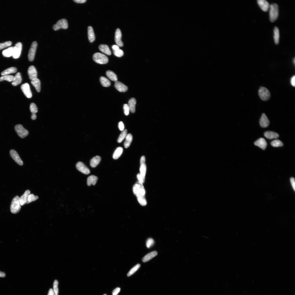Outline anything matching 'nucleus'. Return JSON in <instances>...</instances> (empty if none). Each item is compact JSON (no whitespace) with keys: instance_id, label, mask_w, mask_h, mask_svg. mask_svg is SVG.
Returning a JSON list of instances; mask_svg holds the SVG:
<instances>
[{"instance_id":"1","label":"nucleus","mask_w":295,"mask_h":295,"mask_svg":"<svg viewBox=\"0 0 295 295\" xmlns=\"http://www.w3.org/2000/svg\"><path fill=\"white\" fill-rule=\"evenodd\" d=\"M269 17L270 21L274 22L277 19L279 14L278 6L276 3L270 5Z\"/></svg>"},{"instance_id":"2","label":"nucleus","mask_w":295,"mask_h":295,"mask_svg":"<svg viewBox=\"0 0 295 295\" xmlns=\"http://www.w3.org/2000/svg\"><path fill=\"white\" fill-rule=\"evenodd\" d=\"M133 191L134 194L137 196L142 195L145 196L146 191L142 183L137 181L133 186Z\"/></svg>"},{"instance_id":"3","label":"nucleus","mask_w":295,"mask_h":295,"mask_svg":"<svg viewBox=\"0 0 295 295\" xmlns=\"http://www.w3.org/2000/svg\"><path fill=\"white\" fill-rule=\"evenodd\" d=\"M19 197L17 196L13 199L11 204L10 209L13 214H16L20 211L21 205L19 202Z\"/></svg>"},{"instance_id":"4","label":"nucleus","mask_w":295,"mask_h":295,"mask_svg":"<svg viewBox=\"0 0 295 295\" xmlns=\"http://www.w3.org/2000/svg\"><path fill=\"white\" fill-rule=\"evenodd\" d=\"M93 59L96 63L101 64L107 63L109 61L108 58L105 55L100 52H96L93 56Z\"/></svg>"},{"instance_id":"5","label":"nucleus","mask_w":295,"mask_h":295,"mask_svg":"<svg viewBox=\"0 0 295 295\" xmlns=\"http://www.w3.org/2000/svg\"><path fill=\"white\" fill-rule=\"evenodd\" d=\"M258 93L260 99L263 101H267L270 99V93L269 90L266 88L261 87L259 90Z\"/></svg>"},{"instance_id":"6","label":"nucleus","mask_w":295,"mask_h":295,"mask_svg":"<svg viewBox=\"0 0 295 295\" xmlns=\"http://www.w3.org/2000/svg\"><path fill=\"white\" fill-rule=\"evenodd\" d=\"M14 129L19 137L22 138H25L29 134L28 131L25 129L21 125H16L14 127Z\"/></svg>"},{"instance_id":"7","label":"nucleus","mask_w":295,"mask_h":295,"mask_svg":"<svg viewBox=\"0 0 295 295\" xmlns=\"http://www.w3.org/2000/svg\"><path fill=\"white\" fill-rule=\"evenodd\" d=\"M68 27V22L66 20L62 19L58 21L55 25L53 28L55 31H57L60 29H66Z\"/></svg>"},{"instance_id":"8","label":"nucleus","mask_w":295,"mask_h":295,"mask_svg":"<svg viewBox=\"0 0 295 295\" xmlns=\"http://www.w3.org/2000/svg\"><path fill=\"white\" fill-rule=\"evenodd\" d=\"M37 45V43L36 41L33 42L32 44L28 55V59L30 61H33L34 60Z\"/></svg>"},{"instance_id":"9","label":"nucleus","mask_w":295,"mask_h":295,"mask_svg":"<svg viewBox=\"0 0 295 295\" xmlns=\"http://www.w3.org/2000/svg\"><path fill=\"white\" fill-rule=\"evenodd\" d=\"M10 154L13 159L20 166L23 164V162L21 160L19 155L16 151L11 149L10 151Z\"/></svg>"},{"instance_id":"10","label":"nucleus","mask_w":295,"mask_h":295,"mask_svg":"<svg viewBox=\"0 0 295 295\" xmlns=\"http://www.w3.org/2000/svg\"><path fill=\"white\" fill-rule=\"evenodd\" d=\"M21 89L23 92L28 98H31L32 96V93L29 85L27 83L22 85Z\"/></svg>"},{"instance_id":"11","label":"nucleus","mask_w":295,"mask_h":295,"mask_svg":"<svg viewBox=\"0 0 295 295\" xmlns=\"http://www.w3.org/2000/svg\"><path fill=\"white\" fill-rule=\"evenodd\" d=\"M76 167L78 171L84 174L87 175L90 173L89 169L82 162H79L77 163L76 165Z\"/></svg>"},{"instance_id":"12","label":"nucleus","mask_w":295,"mask_h":295,"mask_svg":"<svg viewBox=\"0 0 295 295\" xmlns=\"http://www.w3.org/2000/svg\"><path fill=\"white\" fill-rule=\"evenodd\" d=\"M140 174L143 177H145L146 172V158L145 156H142L140 160Z\"/></svg>"},{"instance_id":"13","label":"nucleus","mask_w":295,"mask_h":295,"mask_svg":"<svg viewBox=\"0 0 295 295\" xmlns=\"http://www.w3.org/2000/svg\"><path fill=\"white\" fill-rule=\"evenodd\" d=\"M15 49L13 57L14 59L18 58L20 56L22 49V45L21 42H18L15 45Z\"/></svg>"},{"instance_id":"14","label":"nucleus","mask_w":295,"mask_h":295,"mask_svg":"<svg viewBox=\"0 0 295 295\" xmlns=\"http://www.w3.org/2000/svg\"><path fill=\"white\" fill-rule=\"evenodd\" d=\"M122 33L120 30L118 28L117 29L115 33V41L116 43L118 46L123 47V43L122 41Z\"/></svg>"},{"instance_id":"15","label":"nucleus","mask_w":295,"mask_h":295,"mask_svg":"<svg viewBox=\"0 0 295 295\" xmlns=\"http://www.w3.org/2000/svg\"><path fill=\"white\" fill-rule=\"evenodd\" d=\"M28 73L30 80H32L37 78V71L33 66H31L29 67Z\"/></svg>"},{"instance_id":"16","label":"nucleus","mask_w":295,"mask_h":295,"mask_svg":"<svg viewBox=\"0 0 295 295\" xmlns=\"http://www.w3.org/2000/svg\"><path fill=\"white\" fill-rule=\"evenodd\" d=\"M257 3L261 8L264 11H267L269 9L270 5L266 0H258Z\"/></svg>"},{"instance_id":"17","label":"nucleus","mask_w":295,"mask_h":295,"mask_svg":"<svg viewBox=\"0 0 295 295\" xmlns=\"http://www.w3.org/2000/svg\"><path fill=\"white\" fill-rule=\"evenodd\" d=\"M269 121L267 116L265 113H263L260 120V126L262 128L267 127L269 126Z\"/></svg>"},{"instance_id":"18","label":"nucleus","mask_w":295,"mask_h":295,"mask_svg":"<svg viewBox=\"0 0 295 295\" xmlns=\"http://www.w3.org/2000/svg\"><path fill=\"white\" fill-rule=\"evenodd\" d=\"M254 145L258 146L263 150L265 149L267 147V143L264 138H261L256 141L254 143Z\"/></svg>"},{"instance_id":"19","label":"nucleus","mask_w":295,"mask_h":295,"mask_svg":"<svg viewBox=\"0 0 295 295\" xmlns=\"http://www.w3.org/2000/svg\"><path fill=\"white\" fill-rule=\"evenodd\" d=\"M115 87L120 92H125L127 91L128 87L122 82L117 81L115 82Z\"/></svg>"},{"instance_id":"20","label":"nucleus","mask_w":295,"mask_h":295,"mask_svg":"<svg viewBox=\"0 0 295 295\" xmlns=\"http://www.w3.org/2000/svg\"><path fill=\"white\" fill-rule=\"evenodd\" d=\"M30 193L31 191L29 190H26L24 194L20 198L19 200L21 206H23L26 203L28 196Z\"/></svg>"},{"instance_id":"21","label":"nucleus","mask_w":295,"mask_h":295,"mask_svg":"<svg viewBox=\"0 0 295 295\" xmlns=\"http://www.w3.org/2000/svg\"><path fill=\"white\" fill-rule=\"evenodd\" d=\"M264 135L265 137L269 139H276L279 137V135L278 133L272 131H268L265 132Z\"/></svg>"},{"instance_id":"22","label":"nucleus","mask_w":295,"mask_h":295,"mask_svg":"<svg viewBox=\"0 0 295 295\" xmlns=\"http://www.w3.org/2000/svg\"><path fill=\"white\" fill-rule=\"evenodd\" d=\"M15 49V47H10L3 50L2 52V54L4 56L6 57H9L12 56L13 54Z\"/></svg>"},{"instance_id":"23","label":"nucleus","mask_w":295,"mask_h":295,"mask_svg":"<svg viewBox=\"0 0 295 295\" xmlns=\"http://www.w3.org/2000/svg\"><path fill=\"white\" fill-rule=\"evenodd\" d=\"M88 39L90 42H93L95 40V36L93 27L89 26L88 28Z\"/></svg>"},{"instance_id":"24","label":"nucleus","mask_w":295,"mask_h":295,"mask_svg":"<svg viewBox=\"0 0 295 295\" xmlns=\"http://www.w3.org/2000/svg\"><path fill=\"white\" fill-rule=\"evenodd\" d=\"M101 161V157L98 156H96L93 157L90 162L91 166L92 168H95L99 164Z\"/></svg>"},{"instance_id":"25","label":"nucleus","mask_w":295,"mask_h":295,"mask_svg":"<svg viewBox=\"0 0 295 295\" xmlns=\"http://www.w3.org/2000/svg\"><path fill=\"white\" fill-rule=\"evenodd\" d=\"M99 50L104 53L108 55H111V52L108 45L101 44L99 47Z\"/></svg>"},{"instance_id":"26","label":"nucleus","mask_w":295,"mask_h":295,"mask_svg":"<svg viewBox=\"0 0 295 295\" xmlns=\"http://www.w3.org/2000/svg\"><path fill=\"white\" fill-rule=\"evenodd\" d=\"M157 254V252L156 251L151 252L143 257L142 261L143 262H147L156 256Z\"/></svg>"},{"instance_id":"27","label":"nucleus","mask_w":295,"mask_h":295,"mask_svg":"<svg viewBox=\"0 0 295 295\" xmlns=\"http://www.w3.org/2000/svg\"><path fill=\"white\" fill-rule=\"evenodd\" d=\"M31 84L35 88L37 91L39 93L41 89V82L38 79L36 78L31 80Z\"/></svg>"},{"instance_id":"28","label":"nucleus","mask_w":295,"mask_h":295,"mask_svg":"<svg viewBox=\"0 0 295 295\" xmlns=\"http://www.w3.org/2000/svg\"><path fill=\"white\" fill-rule=\"evenodd\" d=\"M136 103H137V101L135 98H131L128 101V105L130 111L132 113L135 112Z\"/></svg>"},{"instance_id":"29","label":"nucleus","mask_w":295,"mask_h":295,"mask_svg":"<svg viewBox=\"0 0 295 295\" xmlns=\"http://www.w3.org/2000/svg\"><path fill=\"white\" fill-rule=\"evenodd\" d=\"M22 81L21 74L20 72H18L14 77V79L12 83V85L14 86H17L21 84Z\"/></svg>"},{"instance_id":"30","label":"nucleus","mask_w":295,"mask_h":295,"mask_svg":"<svg viewBox=\"0 0 295 295\" xmlns=\"http://www.w3.org/2000/svg\"><path fill=\"white\" fill-rule=\"evenodd\" d=\"M123 152V149L121 147L117 148L113 153V157L114 159H117L122 155Z\"/></svg>"},{"instance_id":"31","label":"nucleus","mask_w":295,"mask_h":295,"mask_svg":"<svg viewBox=\"0 0 295 295\" xmlns=\"http://www.w3.org/2000/svg\"><path fill=\"white\" fill-rule=\"evenodd\" d=\"M97 177L94 175L88 177L87 180V184L88 186L91 185H95L98 180Z\"/></svg>"},{"instance_id":"32","label":"nucleus","mask_w":295,"mask_h":295,"mask_svg":"<svg viewBox=\"0 0 295 295\" xmlns=\"http://www.w3.org/2000/svg\"><path fill=\"white\" fill-rule=\"evenodd\" d=\"M125 141L124 143L125 148H128L130 146L133 139L132 136L131 134H128L125 137Z\"/></svg>"},{"instance_id":"33","label":"nucleus","mask_w":295,"mask_h":295,"mask_svg":"<svg viewBox=\"0 0 295 295\" xmlns=\"http://www.w3.org/2000/svg\"><path fill=\"white\" fill-rule=\"evenodd\" d=\"M106 74L107 76L111 80L115 82L117 81V75L114 72L110 70H108L106 72Z\"/></svg>"},{"instance_id":"34","label":"nucleus","mask_w":295,"mask_h":295,"mask_svg":"<svg viewBox=\"0 0 295 295\" xmlns=\"http://www.w3.org/2000/svg\"><path fill=\"white\" fill-rule=\"evenodd\" d=\"M274 38L275 43L277 45L279 42L280 34L279 30L278 28L277 27H275L274 30Z\"/></svg>"},{"instance_id":"35","label":"nucleus","mask_w":295,"mask_h":295,"mask_svg":"<svg viewBox=\"0 0 295 295\" xmlns=\"http://www.w3.org/2000/svg\"><path fill=\"white\" fill-rule=\"evenodd\" d=\"M17 71V69L16 67H12L4 70L1 73V74L2 76H4L10 74L16 73Z\"/></svg>"},{"instance_id":"36","label":"nucleus","mask_w":295,"mask_h":295,"mask_svg":"<svg viewBox=\"0 0 295 295\" xmlns=\"http://www.w3.org/2000/svg\"><path fill=\"white\" fill-rule=\"evenodd\" d=\"M100 82L102 86L105 87H108L111 85L110 81L107 78L103 76L100 78Z\"/></svg>"},{"instance_id":"37","label":"nucleus","mask_w":295,"mask_h":295,"mask_svg":"<svg viewBox=\"0 0 295 295\" xmlns=\"http://www.w3.org/2000/svg\"><path fill=\"white\" fill-rule=\"evenodd\" d=\"M137 197L138 202L141 205L145 206L147 205V202L145 196L138 195Z\"/></svg>"},{"instance_id":"38","label":"nucleus","mask_w":295,"mask_h":295,"mask_svg":"<svg viewBox=\"0 0 295 295\" xmlns=\"http://www.w3.org/2000/svg\"><path fill=\"white\" fill-rule=\"evenodd\" d=\"M14 79V77L12 75H5L0 78V81L3 80H6L9 82L13 81Z\"/></svg>"},{"instance_id":"39","label":"nucleus","mask_w":295,"mask_h":295,"mask_svg":"<svg viewBox=\"0 0 295 295\" xmlns=\"http://www.w3.org/2000/svg\"><path fill=\"white\" fill-rule=\"evenodd\" d=\"M141 265L140 264H138L136 265L128 272L127 276L128 277H130L132 275L139 269Z\"/></svg>"},{"instance_id":"40","label":"nucleus","mask_w":295,"mask_h":295,"mask_svg":"<svg viewBox=\"0 0 295 295\" xmlns=\"http://www.w3.org/2000/svg\"><path fill=\"white\" fill-rule=\"evenodd\" d=\"M271 145L274 147H282L283 146V142L279 140H274L271 142Z\"/></svg>"},{"instance_id":"41","label":"nucleus","mask_w":295,"mask_h":295,"mask_svg":"<svg viewBox=\"0 0 295 295\" xmlns=\"http://www.w3.org/2000/svg\"><path fill=\"white\" fill-rule=\"evenodd\" d=\"M127 133V129H124L121 133L118 140V142L119 143L122 142L125 138Z\"/></svg>"},{"instance_id":"42","label":"nucleus","mask_w":295,"mask_h":295,"mask_svg":"<svg viewBox=\"0 0 295 295\" xmlns=\"http://www.w3.org/2000/svg\"><path fill=\"white\" fill-rule=\"evenodd\" d=\"M39 198L38 196H35L33 194H30L28 198L26 204H28L32 201H35Z\"/></svg>"},{"instance_id":"43","label":"nucleus","mask_w":295,"mask_h":295,"mask_svg":"<svg viewBox=\"0 0 295 295\" xmlns=\"http://www.w3.org/2000/svg\"><path fill=\"white\" fill-rule=\"evenodd\" d=\"M30 108L32 114H35L38 112L37 107L36 105L33 103H32L30 104Z\"/></svg>"},{"instance_id":"44","label":"nucleus","mask_w":295,"mask_h":295,"mask_svg":"<svg viewBox=\"0 0 295 295\" xmlns=\"http://www.w3.org/2000/svg\"><path fill=\"white\" fill-rule=\"evenodd\" d=\"M12 45L11 41H8L3 43H0V50L9 47Z\"/></svg>"},{"instance_id":"45","label":"nucleus","mask_w":295,"mask_h":295,"mask_svg":"<svg viewBox=\"0 0 295 295\" xmlns=\"http://www.w3.org/2000/svg\"><path fill=\"white\" fill-rule=\"evenodd\" d=\"M113 54L115 56L118 57H121L123 56L124 54L123 51L120 49L115 51H113Z\"/></svg>"},{"instance_id":"46","label":"nucleus","mask_w":295,"mask_h":295,"mask_svg":"<svg viewBox=\"0 0 295 295\" xmlns=\"http://www.w3.org/2000/svg\"><path fill=\"white\" fill-rule=\"evenodd\" d=\"M58 282L56 280L55 281L54 283V291L55 295H58L59 290L58 287Z\"/></svg>"},{"instance_id":"47","label":"nucleus","mask_w":295,"mask_h":295,"mask_svg":"<svg viewBox=\"0 0 295 295\" xmlns=\"http://www.w3.org/2000/svg\"><path fill=\"white\" fill-rule=\"evenodd\" d=\"M154 243V241L153 239L149 238L146 242V246L148 248H149L153 245Z\"/></svg>"},{"instance_id":"48","label":"nucleus","mask_w":295,"mask_h":295,"mask_svg":"<svg viewBox=\"0 0 295 295\" xmlns=\"http://www.w3.org/2000/svg\"><path fill=\"white\" fill-rule=\"evenodd\" d=\"M123 109L124 114L125 115L127 116L129 114L130 109L128 104H125L124 105Z\"/></svg>"},{"instance_id":"49","label":"nucleus","mask_w":295,"mask_h":295,"mask_svg":"<svg viewBox=\"0 0 295 295\" xmlns=\"http://www.w3.org/2000/svg\"><path fill=\"white\" fill-rule=\"evenodd\" d=\"M137 178L138 181L141 183H144L145 180V177H143L140 173H139L137 175Z\"/></svg>"},{"instance_id":"50","label":"nucleus","mask_w":295,"mask_h":295,"mask_svg":"<svg viewBox=\"0 0 295 295\" xmlns=\"http://www.w3.org/2000/svg\"><path fill=\"white\" fill-rule=\"evenodd\" d=\"M118 127L119 130L121 131H123L124 130V125L122 122H120L119 123Z\"/></svg>"},{"instance_id":"51","label":"nucleus","mask_w":295,"mask_h":295,"mask_svg":"<svg viewBox=\"0 0 295 295\" xmlns=\"http://www.w3.org/2000/svg\"><path fill=\"white\" fill-rule=\"evenodd\" d=\"M120 289L119 287H117L113 291L112 293V295H117L120 292Z\"/></svg>"},{"instance_id":"52","label":"nucleus","mask_w":295,"mask_h":295,"mask_svg":"<svg viewBox=\"0 0 295 295\" xmlns=\"http://www.w3.org/2000/svg\"><path fill=\"white\" fill-rule=\"evenodd\" d=\"M294 179L293 177H291L290 178V181L294 191L295 190V184Z\"/></svg>"},{"instance_id":"53","label":"nucleus","mask_w":295,"mask_h":295,"mask_svg":"<svg viewBox=\"0 0 295 295\" xmlns=\"http://www.w3.org/2000/svg\"><path fill=\"white\" fill-rule=\"evenodd\" d=\"M291 85L294 87L295 86V76L294 75L291 79Z\"/></svg>"},{"instance_id":"54","label":"nucleus","mask_w":295,"mask_h":295,"mask_svg":"<svg viewBox=\"0 0 295 295\" xmlns=\"http://www.w3.org/2000/svg\"><path fill=\"white\" fill-rule=\"evenodd\" d=\"M73 1L77 3H83L85 2L86 0H74Z\"/></svg>"},{"instance_id":"55","label":"nucleus","mask_w":295,"mask_h":295,"mask_svg":"<svg viewBox=\"0 0 295 295\" xmlns=\"http://www.w3.org/2000/svg\"><path fill=\"white\" fill-rule=\"evenodd\" d=\"M112 48L113 51H115L119 49V46L117 45H112Z\"/></svg>"},{"instance_id":"56","label":"nucleus","mask_w":295,"mask_h":295,"mask_svg":"<svg viewBox=\"0 0 295 295\" xmlns=\"http://www.w3.org/2000/svg\"><path fill=\"white\" fill-rule=\"evenodd\" d=\"M48 295H55L54 290L52 289L49 290Z\"/></svg>"},{"instance_id":"57","label":"nucleus","mask_w":295,"mask_h":295,"mask_svg":"<svg viewBox=\"0 0 295 295\" xmlns=\"http://www.w3.org/2000/svg\"><path fill=\"white\" fill-rule=\"evenodd\" d=\"M6 276L4 272L0 271V277H4Z\"/></svg>"},{"instance_id":"58","label":"nucleus","mask_w":295,"mask_h":295,"mask_svg":"<svg viewBox=\"0 0 295 295\" xmlns=\"http://www.w3.org/2000/svg\"><path fill=\"white\" fill-rule=\"evenodd\" d=\"M36 114H32L31 116V119L33 120H35L36 118Z\"/></svg>"},{"instance_id":"59","label":"nucleus","mask_w":295,"mask_h":295,"mask_svg":"<svg viewBox=\"0 0 295 295\" xmlns=\"http://www.w3.org/2000/svg\"><path fill=\"white\" fill-rule=\"evenodd\" d=\"M295 58H294V60H293V62H294V64H295Z\"/></svg>"},{"instance_id":"60","label":"nucleus","mask_w":295,"mask_h":295,"mask_svg":"<svg viewBox=\"0 0 295 295\" xmlns=\"http://www.w3.org/2000/svg\"><path fill=\"white\" fill-rule=\"evenodd\" d=\"M103 295H107L106 294H104Z\"/></svg>"}]
</instances>
